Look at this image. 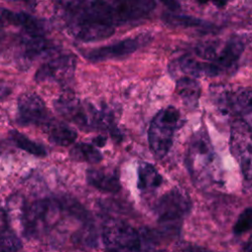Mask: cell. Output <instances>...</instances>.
<instances>
[{
    "instance_id": "4",
    "label": "cell",
    "mask_w": 252,
    "mask_h": 252,
    "mask_svg": "<svg viewBox=\"0 0 252 252\" xmlns=\"http://www.w3.org/2000/svg\"><path fill=\"white\" fill-rule=\"evenodd\" d=\"M54 107L62 117L82 129L106 130L113 127L111 110L84 102L73 94L59 96L54 102Z\"/></svg>"
},
{
    "instance_id": "5",
    "label": "cell",
    "mask_w": 252,
    "mask_h": 252,
    "mask_svg": "<svg viewBox=\"0 0 252 252\" xmlns=\"http://www.w3.org/2000/svg\"><path fill=\"white\" fill-rule=\"evenodd\" d=\"M179 120L180 113L173 106L160 109L152 119L148 140L150 149L156 158H162L169 152Z\"/></svg>"
},
{
    "instance_id": "18",
    "label": "cell",
    "mask_w": 252,
    "mask_h": 252,
    "mask_svg": "<svg viewBox=\"0 0 252 252\" xmlns=\"http://www.w3.org/2000/svg\"><path fill=\"white\" fill-rule=\"evenodd\" d=\"M162 177L157 168L149 162H141L138 167V188L141 191H153L160 186Z\"/></svg>"
},
{
    "instance_id": "12",
    "label": "cell",
    "mask_w": 252,
    "mask_h": 252,
    "mask_svg": "<svg viewBox=\"0 0 252 252\" xmlns=\"http://www.w3.org/2000/svg\"><path fill=\"white\" fill-rule=\"evenodd\" d=\"M76 69V58L73 55H58L43 63L36 71L37 82H65L71 79Z\"/></svg>"
},
{
    "instance_id": "17",
    "label": "cell",
    "mask_w": 252,
    "mask_h": 252,
    "mask_svg": "<svg viewBox=\"0 0 252 252\" xmlns=\"http://www.w3.org/2000/svg\"><path fill=\"white\" fill-rule=\"evenodd\" d=\"M0 18L2 21L23 28L29 34L39 35L42 31L41 26L36 19L24 13H14L8 10H3L0 13Z\"/></svg>"
},
{
    "instance_id": "25",
    "label": "cell",
    "mask_w": 252,
    "mask_h": 252,
    "mask_svg": "<svg viewBox=\"0 0 252 252\" xmlns=\"http://www.w3.org/2000/svg\"><path fill=\"white\" fill-rule=\"evenodd\" d=\"M242 250H244V251H248V252L252 251V235H251V236L249 237V239L245 242L244 246L242 247Z\"/></svg>"
},
{
    "instance_id": "19",
    "label": "cell",
    "mask_w": 252,
    "mask_h": 252,
    "mask_svg": "<svg viewBox=\"0 0 252 252\" xmlns=\"http://www.w3.org/2000/svg\"><path fill=\"white\" fill-rule=\"evenodd\" d=\"M70 156L73 159L86 161L89 163H98L102 159L100 152L91 144L79 143L70 151Z\"/></svg>"
},
{
    "instance_id": "2",
    "label": "cell",
    "mask_w": 252,
    "mask_h": 252,
    "mask_svg": "<svg viewBox=\"0 0 252 252\" xmlns=\"http://www.w3.org/2000/svg\"><path fill=\"white\" fill-rule=\"evenodd\" d=\"M244 45L241 40L233 38L218 45H204L193 54H186L170 64V71L181 72L194 78L206 76L217 77L236 69Z\"/></svg>"
},
{
    "instance_id": "7",
    "label": "cell",
    "mask_w": 252,
    "mask_h": 252,
    "mask_svg": "<svg viewBox=\"0 0 252 252\" xmlns=\"http://www.w3.org/2000/svg\"><path fill=\"white\" fill-rule=\"evenodd\" d=\"M191 201L189 196L179 189H172L164 194L157 204L158 221L167 230L178 229L182 220L189 214Z\"/></svg>"
},
{
    "instance_id": "6",
    "label": "cell",
    "mask_w": 252,
    "mask_h": 252,
    "mask_svg": "<svg viewBox=\"0 0 252 252\" xmlns=\"http://www.w3.org/2000/svg\"><path fill=\"white\" fill-rule=\"evenodd\" d=\"M229 145L245 185L252 190V130L242 119H236L231 124Z\"/></svg>"
},
{
    "instance_id": "22",
    "label": "cell",
    "mask_w": 252,
    "mask_h": 252,
    "mask_svg": "<svg viewBox=\"0 0 252 252\" xmlns=\"http://www.w3.org/2000/svg\"><path fill=\"white\" fill-rule=\"evenodd\" d=\"M252 228V208H246L237 218L234 226L233 232L235 234H242Z\"/></svg>"
},
{
    "instance_id": "15",
    "label": "cell",
    "mask_w": 252,
    "mask_h": 252,
    "mask_svg": "<svg viewBox=\"0 0 252 252\" xmlns=\"http://www.w3.org/2000/svg\"><path fill=\"white\" fill-rule=\"evenodd\" d=\"M49 140L55 145L67 147L73 144L77 138L76 131L67 124L51 118L44 126Z\"/></svg>"
},
{
    "instance_id": "23",
    "label": "cell",
    "mask_w": 252,
    "mask_h": 252,
    "mask_svg": "<svg viewBox=\"0 0 252 252\" xmlns=\"http://www.w3.org/2000/svg\"><path fill=\"white\" fill-rule=\"evenodd\" d=\"M168 9L172 11H176L180 8L178 0H160Z\"/></svg>"
},
{
    "instance_id": "9",
    "label": "cell",
    "mask_w": 252,
    "mask_h": 252,
    "mask_svg": "<svg viewBox=\"0 0 252 252\" xmlns=\"http://www.w3.org/2000/svg\"><path fill=\"white\" fill-rule=\"evenodd\" d=\"M102 241L107 250L137 251L142 249L141 234L120 220H109L102 230Z\"/></svg>"
},
{
    "instance_id": "16",
    "label": "cell",
    "mask_w": 252,
    "mask_h": 252,
    "mask_svg": "<svg viewBox=\"0 0 252 252\" xmlns=\"http://www.w3.org/2000/svg\"><path fill=\"white\" fill-rule=\"evenodd\" d=\"M176 91L188 107L194 108L197 106L201 89L196 78L187 75L179 77L176 83Z\"/></svg>"
},
{
    "instance_id": "20",
    "label": "cell",
    "mask_w": 252,
    "mask_h": 252,
    "mask_svg": "<svg viewBox=\"0 0 252 252\" xmlns=\"http://www.w3.org/2000/svg\"><path fill=\"white\" fill-rule=\"evenodd\" d=\"M10 137L18 148L28 152L29 154L36 157H40V158L46 156V150L42 145L32 141L23 133L16 130H12L10 132Z\"/></svg>"
},
{
    "instance_id": "10",
    "label": "cell",
    "mask_w": 252,
    "mask_h": 252,
    "mask_svg": "<svg viewBox=\"0 0 252 252\" xmlns=\"http://www.w3.org/2000/svg\"><path fill=\"white\" fill-rule=\"evenodd\" d=\"M52 117L41 99L35 94H23L18 99V122L21 125L44 126Z\"/></svg>"
},
{
    "instance_id": "11",
    "label": "cell",
    "mask_w": 252,
    "mask_h": 252,
    "mask_svg": "<svg viewBox=\"0 0 252 252\" xmlns=\"http://www.w3.org/2000/svg\"><path fill=\"white\" fill-rule=\"evenodd\" d=\"M149 39L150 37L147 34H141L135 37H128L113 44L93 49L87 54V58L93 62L122 58L124 56L132 54L141 46L145 45L149 41Z\"/></svg>"
},
{
    "instance_id": "3",
    "label": "cell",
    "mask_w": 252,
    "mask_h": 252,
    "mask_svg": "<svg viewBox=\"0 0 252 252\" xmlns=\"http://www.w3.org/2000/svg\"><path fill=\"white\" fill-rule=\"evenodd\" d=\"M187 165L192 179L199 186H210L220 179L217 156L205 129H200L190 140Z\"/></svg>"
},
{
    "instance_id": "13",
    "label": "cell",
    "mask_w": 252,
    "mask_h": 252,
    "mask_svg": "<svg viewBox=\"0 0 252 252\" xmlns=\"http://www.w3.org/2000/svg\"><path fill=\"white\" fill-rule=\"evenodd\" d=\"M219 104L226 113L243 114L252 112V87L239 88L220 94Z\"/></svg>"
},
{
    "instance_id": "21",
    "label": "cell",
    "mask_w": 252,
    "mask_h": 252,
    "mask_svg": "<svg viewBox=\"0 0 252 252\" xmlns=\"http://www.w3.org/2000/svg\"><path fill=\"white\" fill-rule=\"evenodd\" d=\"M22 247L21 240L10 228L0 225V251H16Z\"/></svg>"
},
{
    "instance_id": "26",
    "label": "cell",
    "mask_w": 252,
    "mask_h": 252,
    "mask_svg": "<svg viewBox=\"0 0 252 252\" xmlns=\"http://www.w3.org/2000/svg\"><path fill=\"white\" fill-rule=\"evenodd\" d=\"M104 142H105V138L100 137V136L94 140V143L97 147H101V146H103V145H104Z\"/></svg>"
},
{
    "instance_id": "8",
    "label": "cell",
    "mask_w": 252,
    "mask_h": 252,
    "mask_svg": "<svg viewBox=\"0 0 252 252\" xmlns=\"http://www.w3.org/2000/svg\"><path fill=\"white\" fill-rule=\"evenodd\" d=\"M59 204L50 200L35 201L24 211L23 229L28 236H38L48 229L59 214Z\"/></svg>"
},
{
    "instance_id": "28",
    "label": "cell",
    "mask_w": 252,
    "mask_h": 252,
    "mask_svg": "<svg viewBox=\"0 0 252 252\" xmlns=\"http://www.w3.org/2000/svg\"><path fill=\"white\" fill-rule=\"evenodd\" d=\"M10 1H24V0H10Z\"/></svg>"
},
{
    "instance_id": "27",
    "label": "cell",
    "mask_w": 252,
    "mask_h": 252,
    "mask_svg": "<svg viewBox=\"0 0 252 252\" xmlns=\"http://www.w3.org/2000/svg\"><path fill=\"white\" fill-rule=\"evenodd\" d=\"M1 26H2V20H1V18H0V30H1Z\"/></svg>"
},
{
    "instance_id": "24",
    "label": "cell",
    "mask_w": 252,
    "mask_h": 252,
    "mask_svg": "<svg viewBox=\"0 0 252 252\" xmlns=\"http://www.w3.org/2000/svg\"><path fill=\"white\" fill-rule=\"evenodd\" d=\"M200 3H208V2H212L214 5L218 6V7H222L225 4H227L229 1L231 0H198Z\"/></svg>"
},
{
    "instance_id": "14",
    "label": "cell",
    "mask_w": 252,
    "mask_h": 252,
    "mask_svg": "<svg viewBox=\"0 0 252 252\" xmlns=\"http://www.w3.org/2000/svg\"><path fill=\"white\" fill-rule=\"evenodd\" d=\"M87 180L95 189L114 193L120 190V182L117 173L110 168H91L87 172Z\"/></svg>"
},
{
    "instance_id": "1",
    "label": "cell",
    "mask_w": 252,
    "mask_h": 252,
    "mask_svg": "<svg viewBox=\"0 0 252 252\" xmlns=\"http://www.w3.org/2000/svg\"><path fill=\"white\" fill-rule=\"evenodd\" d=\"M155 0H72L63 7L66 26L97 24L109 27L140 20L155 8Z\"/></svg>"
}]
</instances>
